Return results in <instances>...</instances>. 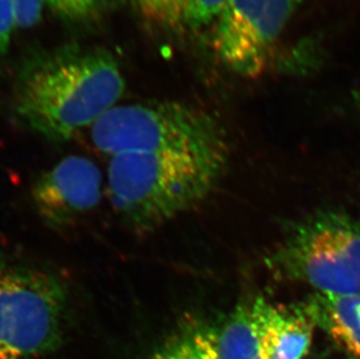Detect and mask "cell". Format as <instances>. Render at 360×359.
Masks as SVG:
<instances>
[{"label":"cell","instance_id":"cell-16","mask_svg":"<svg viewBox=\"0 0 360 359\" xmlns=\"http://www.w3.org/2000/svg\"><path fill=\"white\" fill-rule=\"evenodd\" d=\"M15 24L13 5L11 0H0V56L10 47Z\"/></svg>","mask_w":360,"mask_h":359},{"label":"cell","instance_id":"cell-10","mask_svg":"<svg viewBox=\"0 0 360 359\" xmlns=\"http://www.w3.org/2000/svg\"><path fill=\"white\" fill-rule=\"evenodd\" d=\"M217 328L184 320L163 339L148 359H218Z\"/></svg>","mask_w":360,"mask_h":359},{"label":"cell","instance_id":"cell-2","mask_svg":"<svg viewBox=\"0 0 360 359\" xmlns=\"http://www.w3.org/2000/svg\"><path fill=\"white\" fill-rule=\"evenodd\" d=\"M228 149L111 156L108 189L122 220L150 232L200 204L221 179Z\"/></svg>","mask_w":360,"mask_h":359},{"label":"cell","instance_id":"cell-7","mask_svg":"<svg viewBox=\"0 0 360 359\" xmlns=\"http://www.w3.org/2000/svg\"><path fill=\"white\" fill-rule=\"evenodd\" d=\"M102 183L92 160L69 156L41 174L32 188V200L44 223L65 227L98 206Z\"/></svg>","mask_w":360,"mask_h":359},{"label":"cell","instance_id":"cell-13","mask_svg":"<svg viewBox=\"0 0 360 359\" xmlns=\"http://www.w3.org/2000/svg\"><path fill=\"white\" fill-rule=\"evenodd\" d=\"M58 17L67 20L81 21L98 12L103 0H44Z\"/></svg>","mask_w":360,"mask_h":359},{"label":"cell","instance_id":"cell-5","mask_svg":"<svg viewBox=\"0 0 360 359\" xmlns=\"http://www.w3.org/2000/svg\"><path fill=\"white\" fill-rule=\"evenodd\" d=\"M271 265L321 295L360 294V222L337 211L314 215L292 227Z\"/></svg>","mask_w":360,"mask_h":359},{"label":"cell","instance_id":"cell-4","mask_svg":"<svg viewBox=\"0 0 360 359\" xmlns=\"http://www.w3.org/2000/svg\"><path fill=\"white\" fill-rule=\"evenodd\" d=\"M90 137L96 149L111 156L228 149L212 115L175 101L116 106L90 127Z\"/></svg>","mask_w":360,"mask_h":359},{"label":"cell","instance_id":"cell-15","mask_svg":"<svg viewBox=\"0 0 360 359\" xmlns=\"http://www.w3.org/2000/svg\"><path fill=\"white\" fill-rule=\"evenodd\" d=\"M13 5L17 27L31 28L42 17L44 0H11Z\"/></svg>","mask_w":360,"mask_h":359},{"label":"cell","instance_id":"cell-14","mask_svg":"<svg viewBox=\"0 0 360 359\" xmlns=\"http://www.w3.org/2000/svg\"><path fill=\"white\" fill-rule=\"evenodd\" d=\"M226 0H191L184 24L191 28H200L216 20Z\"/></svg>","mask_w":360,"mask_h":359},{"label":"cell","instance_id":"cell-9","mask_svg":"<svg viewBox=\"0 0 360 359\" xmlns=\"http://www.w3.org/2000/svg\"><path fill=\"white\" fill-rule=\"evenodd\" d=\"M309 308L337 346L360 359V294H317Z\"/></svg>","mask_w":360,"mask_h":359},{"label":"cell","instance_id":"cell-1","mask_svg":"<svg viewBox=\"0 0 360 359\" xmlns=\"http://www.w3.org/2000/svg\"><path fill=\"white\" fill-rule=\"evenodd\" d=\"M125 92L120 63L101 48H65L28 65L18 80L14 110L32 132L63 143L91 127Z\"/></svg>","mask_w":360,"mask_h":359},{"label":"cell","instance_id":"cell-12","mask_svg":"<svg viewBox=\"0 0 360 359\" xmlns=\"http://www.w3.org/2000/svg\"><path fill=\"white\" fill-rule=\"evenodd\" d=\"M141 13L155 24L174 27L184 23L191 0H136Z\"/></svg>","mask_w":360,"mask_h":359},{"label":"cell","instance_id":"cell-17","mask_svg":"<svg viewBox=\"0 0 360 359\" xmlns=\"http://www.w3.org/2000/svg\"><path fill=\"white\" fill-rule=\"evenodd\" d=\"M120 1H126V0H120Z\"/></svg>","mask_w":360,"mask_h":359},{"label":"cell","instance_id":"cell-3","mask_svg":"<svg viewBox=\"0 0 360 359\" xmlns=\"http://www.w3.org/2000/svg\"><path fill=\"white\" fill-rule=\"evenodd\" d=\"M68 285L35 265L0 258V359H41L65 339Z\"/></svg>","mask_w":360,"mask_h":359},{"label":"cell","instance_id":"cell-11","mask_svg":"<svg viewBox=\"0 0 360 359\" xmlns=\"http://www.w3.org/2000/svg\"><path fill=\"white\" fill-rule=\"evenodd\" d=\"M216 348L218 359L262 358L251 302L239 305L217 329Z\"/></svg>","mask_w":360,"mask_h":359},{"label":"cell","instance_id":"cell-6","mask_svg":"<svg viewBox=\"0 0 360 359\" xmlns=\"http://www.w3.org/2000/svg\"><path fill=\"white\" fill-rule=\"evenodd\" d=\"M300 0H226L216 18L214 51L228 68L255 76L269 61L276 40Z\"/></svg>","mask_w":360,"mask_h":359},{"label":"cell","instance_id":"cell-8","mask_svg":"<svg viewBox=\"0 0 360 359\" xmlns=\"http://www.w3.org/2000/svg\"><path fill=\"white\" fill-rule=\"evenodd\" d=\"M264 359H306L316 325L309 306L276 305L258 298L251 302Z\"/></svg>","mask_w":360,"mask_h":359}]
</instances>
